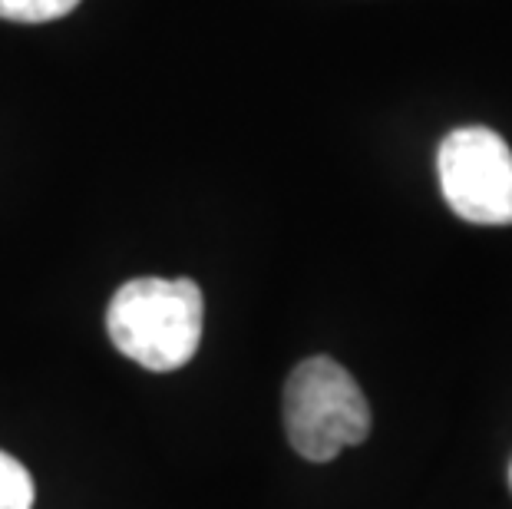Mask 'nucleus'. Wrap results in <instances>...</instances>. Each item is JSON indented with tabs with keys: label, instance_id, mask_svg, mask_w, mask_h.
<instances>
[{
	"label": "nucleus",
	"instance_id": "nucleus-3",
	"mask_svg": "<svg viewBox=\"0 0 512 509\" xmlns=\"http://www.w3.org/2000/svg\"><path fill=\"white\" fill-rule=\"evenodd\" d=\"M446 205L473 225H512V149L486 126L446 133L437 153Z\"/></svg>",
	"mask_w": 512,
	"mask_h": 509
},
{
	"label": "nucleus",
	"instance_id": "nucleus-5",
	"mask_svg": "<svg viewBox=\"0 0 512 509\" xmlns=\"http://www.w3.org/2000/svg\"><path fill=\"white\" fill-rule=\"evenodd\" d=\"M80 0H0V17L14 24H47L67 17Z\"/></svg>",
	"mask_w": 512,
	"mask_h": 509
},
{
	"label": "nucleus",
	"instance_id": "nucleus-4",
	"mask_svg": "<svg viewBox=\"0 0 512 509\" xmlns=\"http://www.w3.org/2000/svg\"><path fill=\"white\" fill-rule=\"evenodd\" d=\"M0 509H34V480L17 457L0 450Z\"/></svg>",
	"mask_w": 512,
	"mask_h": 509
},
{
	"label": "nucleus",
	"instance_id": "nucleus-2",
	"mask_svg": "<svg viewBox=\"0 0 512 509\" xmlns=\"http://www.w3.org/2000/svg\"><path fill=\"white\" fill-rule=\"evenodd\" d=\"M285 433L294 453L328 463L367 440L370 407L364 391L331 357H308L285 384Z\"/></svg>",
	"mask_w": 512,
	"mask_h": 509
},
{
	"label": "nucleus",
	"instance_id": "nucleus-1",
	"mask_svg": "<svg viewBox=\"0 0 512 509\" xmlns=\"http://www.w3.org/2000/svg\"><path fill=\"white\" fill-rule=\"evenodd\" d=\"M205 301L192 278L126 281L106 311V331L119 354L152 374L179 371L202 344Z\"/></svg>",
	"mask_w": 512,
	"mask_h": 509
}]
</instances>
